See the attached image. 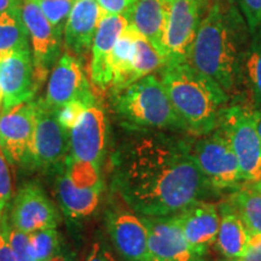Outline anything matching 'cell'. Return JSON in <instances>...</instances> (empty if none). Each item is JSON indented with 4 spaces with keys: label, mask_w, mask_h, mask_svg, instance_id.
Listing matches in <instances>:
<instances>
[{
    "label": "cell",
    "mask_w": 261,
    "mask_h": 261,
    "mask_svg": "<svg viewBox=\"0 0 261 261\" xmlns=\"http://www.w3.org/2000/svg\"><path fill=\"white\" fill-rule=\"evenodd\" d=\"M128 21L123 15H106L94 34L91 47L90 80L99 92L110 91L113 83L112 56L114 47Z\"/></svg>",
    "instance_id": "18"
},
{
    "label": "cell",
    "mask_w": 261,
    "mask_h": 261,
    "mask_svg": "<svg viewBox=\"0 0 261 261\" xmlns=\"http://www.w3.org/2000/svg\"><path fill=\"white\" fill-rule=\"evenodd\" d=\"M249 185H252V187H253L254 189H256L257 191H260V192H261V178H260L259 180H257V181L253 182V184H249Z\"/></svg>",
    "instance_id": "40"
},
{
    "label": "cell",
    "mask_w": 261,
    "mask_h": 261,
    "mask_svg": "<svg viewBox=\"0 0 261 261\" xmlns=\"http://www.w3.org/2000/svg\"><path fill=\"white\" fill-rule=\"evenodd\" d=\"M41 99L55 110L75 100H79L87 107L97 103L96 94L87 80L83 62L79 57L65 50L51 71L46 94Z\"/></svg>",
    "instance_id": "9"
},
{
    "label": "cell",
    "mask_w": 261,
    "mask_h": 261,
    "mask_svg": "<svg viewBox=\"0 0 261 261\" xmlns=\"http://www.w3.org/2000/svg\"><path fill=\"white\" fill-rule=\"evenodd\" d=\"M198 168L214 190H237L244 184L240 163L219 127L192 145Z\"/></svg>",
    "instance_id": "7"
},
{
    "label": "cell",
    "mask_w": 261,
    "mask_h": 261,
    "mask_svg": "<svg viewBox=\"0 0 261 261\" xmlns=\"http://www.w3.org/2000/svg\"><path fill=\"white\" fill-rule=\"evenodd\" d=\"M241 63L240 84H243L254 109H261V34L252 35Z\"/></svg>",
    "instance_id": "24"
},
{
    "label": "cell",
    "mask_w": 261,
    "mask_h": 261,
    "mask_svg": "<svg viewBox=\"0 0 261 261\" xmlns=\"http://www.w3.org/2000/svg\"><path fill=\"white\" fill-rule=\"evenodd\" d=\"M102 191L100 169L68 156L57 172V197L63 213L75 220L89 217L97 210Z\"/></svg>",
    "instance_id": "5"
},
{
    "label": "cell",
    "mask_w": 261,
    "mask_h": 261,
    "mask_svg": "<svg viewBox=\"0 0 261 261\" xmlns=\"http://www.w3.org/2000/svg\"><path fill=\"white\" fill-rule=\"evenodd\" d=\"M86 108V104L81 103L79 100L65 104L64 107H62L61 109L57 110L58 121H60V123L64 128L70 130L75 126V123L77 122V120L80 119L81 114L84 113V110Z\"/></svg>",
    "instance_id": "31"
},
{
    "label": "cell",
    "mask_w": 261,
    "mask_h": 261,
    "mask_svg": "<svg viewBox=\"0 0 261 261\" xmlns=\"http://www.w3.org/2000/svg\"><path fill=\"white\" fill-rule=\"evenodd\" d=\"M113 188L142 217L175 214L214 191L190 143L156 130L120 146L113 158Z\"/></svg>",
    "instance_id": "1"
},
{
    "label": "cell",
    "mask_w": 261,
    "mask_h": 261,
    "mask_svg": "<svg viewBox=\"0 0 261 261\" xmlns=\"http://www.w3.org/2000/svg\"><path fill=\"white\" fill-rule=\"evenodd\" d=\"M21 16L27 28L38 81L41 86L60 60L64 44L63 34L57 32L48 22L35 0L22 2Z\"/></svg>",
    "instance_id": "11"
},
{
    "label": "cell",
    "mask_w": 261,
    "mask_h": 261,
    "mask_svg": "<svg viewBox=\"0 0 261 261\" xmlns=\"http://www.w3.org/2000/svg\"><path fill=\"white\" fill-rule=\"evenodd\" d=\"M107 230L121 261H152L149 250L148 228L140 215L126 210H112L107 214Z\"/></svg>",
    "instance_id": "16"
},
{
    "label": "cell",
    "mask_w": 261,
    "mask_h": 261,
    "mask_svg": "<svg viewBox=\"0 0 261 261\" xmlns=\"http://www.w3.org/2000/svg\"><path fill=\"white\" fill-rule=\"evenodd\" d=\"M214 261H243L242 259H228V257H220V259H217Z\"/></svg>",
    "instance_id": "42"
},
{
    "label": "cell",
    "mask_w": 261,
    "mask_h": 261,
    "mask_svg": "<svg viewBox=\"0 0 261 261\" xmlns=\"http://www.w3.org/2000/svg\"><path fill=\"white\" fill-rule=\"evenodd\" d=\"M33 253L37 261H46L63 249L60 233L55 228H45L29 233Z\"/></svg>",
    "instance_id": "27"
},
{
    "label": "cell",
    "mask_w": 261,
    "mask_h": 261,
    "mask_svg": "<svg viewBox=\"0 0 261 261\" xmlns=\"http://www.w3.org/2000/svg\"><path fill=\"white\" fill-rule=\"evenodd\" d=\"M114 112L126 128L146 132L182 129L181 120L173 108L160 76L149 74L125 89L112 92Z\"/></svg>",
    "instance_id": "4"
},
{
    "label": "cell",
    "mask_w": 261,
    "mask_h": 261,
    "mask_svg": "<svg viewBox=\"0 0 261 261\" xmlns=\"http://www.w3.org/2000/svg\"><path fill=\"white\" fill-rule=\"evenodd\" d=\"M23 0H0V12H4L6 10L18 6Z\"/></svg>",
    "instance_id": "38"
},
{
    "label": "cell",
    "mask_w": 261,
    "mask_h": 261,
    "mask_svg": "<svg viewBox=\"0 0 261 261\" xmlns=\"http://www.w3.org/2000/svg\"><path fill=\"white\" fill-rule=\"evenodd\" d=\"M70 155V130L58 121L57 110L37 100V120L28 167L60 172Z\"/></svg>",
    "instance_id": "8"
},
{
    "label": "cell",
    "mask_w": 261,
    "mask_h": 261,
    "mask_svg": "<svg viewBox=\"0 0 261 261\" xmlns=\"http://www.w3.org/2000/svg\"><path fill=\"white\" fill-rule=\"evenodd\" d=\"M46 261H77L76 255L73 253H68L67 250H62L61 253H58L57 255H55L51 259Z\"/></svg>",
    "instance_id": "37"
},
{
    "label": "cell",
    "mask_w": 261,
    "mask_h": 261,
    "mask_svg": "<svg viewBox=\"0 0 261 261\" xmlns=\"http://www.w3.org/2000/svg\"><path fill=\"white\" fill-rule=\"evenodd\" d=\"M174 215L190 246L198 254L208 256L219 228V207L207 200L197 201Z\"/></svg>",
    "instance_id": "19"
},
{
    "label": "cell",
    "mask_w": 261,
    "mask_h": 261,
    "mask_svg": "<svg viewBox=\"0 0 261 261\" xmlns=\"http://www.w3.org/2000/svg\"><path fill=\"white\" fill-rule=\"evenodd\" d=\"M219 213L220 223L214 249L221 257L241 259L248 249L250 231L228 201L220 204Z\"/></svg>",
    "instance_id": "22"
},
{
    "label": "cell",
    "mask_w": 261,
    "mask_h": 261,
    "mask_svg": "<svg viewBox=\"0 0 261 261\" xmlns=\"http://www.w3.org/2000/svg\"><path fill=\"white\" fill-rule=\"evenodd\" d=\"M5 54H0V63H2L3 57H4ZM3 108V93H2V89H0V109Z\"/></svg>",
    "instance_id": "41"
},
{
    "label": "cell",
    "mask_w": 261,
    "mask_h": 261,
    "mask_svg": "<svg viewBox=\"0 0 261 261\" xmlns=\"http://www.w3.org/2000/svg\"><path fill=\"white\" fill-rule=\"evenodd\" d=\"M106 15L97 0H75L63 33L65 50L80 60L87 56L94 34Z\"/></svg>",
    "instance_id": "20"
},
{
    "label": "cell",
    "mask_w": 261,
    "mask_h": 261,
    "mask_svg": "<svg viewBox=\"0 0 261 261\" xmlns=\"http://www.w3.org/2000/svg\"><path fill=\"white\" fill-rule=\"evenodd\" d=\"M254 119H255L256 129L261 140V109H254Z\"/></svg>",
    "instance_id": "39"
},
{
    "label": "cell",
    "mask_w": 261,
    "mask_h": 261,
    "mask_svg": "<svg viewBox=\"0 0 261 261\" xmlns=\"http://www.w3.org/2000/svg\"><path fill=\"white\" fill-rule=\"evenodd\" d=\"M241 259L243 261H261V233H250L248 249Z\"/></svg>",
    "instance_id": "36"
},
{
    "label": "cell",
    "mask_w": 261,
    "mask_h": 261,
    "mask_svg": "<svg viewBox=\"0 0 261 261\" xmlns=\"http://www.w3.org/2000/svg\"><path fill=\"white\" fill-rule=\"evenodd\" d=\"M85 261H121L116 256L109 246L102 241H96L91 247Z\"/></svg>",
    "instance_id": "33"
},
{
    "label": "cell",
    "mask_w": 261,
    "mask_h": 261,
    "mask_svg": "<svg viewBox=\"0 0 261 261\" xmlns=\"http://www.w3.org/2000/svg\"><path fill=\"white\" fill-rule=\"evenodd\" d=\"M219 128L223 130L240 163L244 184L261 178V140L257 133L254 108L249 103L225 107Z\"/></svg>",
    "instance_id": "6"
},
{
    "label": "cell",
    "mask_w": 261,
    "mask_h": 261,
    "mask_svg": "<svg viewBox=\"0 0 261 261\" xmlns=\"http://www.w3.org/2000/svg\"><path fill=\"white\" fill-rule=\"evenodd\" d=\"M107 144V117L98 104L87 107L70 129V158L100 169Z\"/></svg>",
    "instance_id": "17"
},
{
    "label": "cell",
    "mask_w": 261,
    "mask_h": 261,
    "mask_svg": "<svg viewBox=\"0 0 261 261\" xmlns=\"http://www.w3.org/2000/svg\"><path fill=\"white\" fill-rule=\"evenodd\" d=\"M250 37L261 34V0H236Z\"/></svg>",
    "instance_id": "30"
},
{
    "label": "cell",
    "mask_w": 261,
    "mask_h": 261,
    "mask_svg": "<svg viewBox=\"0 0 261 261\" xmlns=\"http://www.w3.org/2000/svg\"><path fill=\"white\" fill-rule=\"evenodd\" d=\"M246 29V19L236 0H214L202 17L189 57L196 70L227 93L240 85Z\"/></svg>",
    "instance_id": "2"
},
{
    "label": "cell",
    "mask_w": 261,
    "mask_h": 261,
    "mask_svg": "<svg viewBox=\"0 0 261 261\" xmlns=\"http://www.w3.org/2000/svg\"><path fill=\"white\" fill-rule=\"evenodd\" d=\"M172 2L173 0H137L125 12L128 24L144 35L161 57L163 34Z\"/></svg>",
    "instance_id": "21"
},
{
    "label": "cell",
    "mask_w": 261,
    "mask_h": 261,
    "mask_svg": "<svg viewBox=\"0 0 261 261\" xmlns=\"http://www.w3.org/2000/svg\"><path fill=\"white\" fill-rule=\"evenodd\" d=\"M11 175H10L9 165L0 150V219L4 215V210L11 197Z\"/></svg>",
    "instance_id": "32"
},
{
    "label": "cell",
    "mask_w": 261,
    "mask_h": 261,
    "mask_svg": "<svg viewBox=\"0 0 261 261\" xmlns=\"http://www.w3.org/2000/svg\"><path fill=\"white\" fill-rule=\"evenodd\" d=\"M138 31L128 24L123 29L112 56V73L113 83L110 93L115 92L132 84V69L136 57V45Z\"/></svg>",
    "instance_id": "23"
},
{
    "label": "cell",
    "mask_w": 261,
    "mask_h": 261,
    "mask_svg": "<svg viewBox=\"0 0 261 261\" xmlns=\"http://www.w3.org/2000/svg\"><path fill=\"white\" fill-rule=\"evenodd\" d=\"M74 2L75 0H35V3L40 6L45 17L61 34L64 33Z\"/></svg>",
    "instance_id": "28"
},
{
    "label": "cell",
    "mask_w": 261,
    "mask_h": 261,
    "mask_svg": "<svg viewBox=\"0 0 261 261\" xmlns=\"http://www.w3.org/2000/svg\"><path fill=\"white\" fill-rule=\"evenodd\" d=\"M21 4L0 12V54L31 48L27 28L21 16Z\"/></svg>",
    "instance_id": "25"
},
{
    "label": "cell",
    "mask_w": 261,
    "mask_h": 261,
    "mask_svg": "<svg viewBox=\"0 0 261 261\" xmlns=\"http://www.w3.org/2000/svg\"><path fill=\"white\" fill-rule=\"evenodd\" d=\"M6 234L12 250H14L16 257L18 261H37L33 253L29 233L22 232L15 227H10L6 221Z\"/></svg>",
    "instance_id": "29"
},
{
    "label": "cell",
    "mask_w": 261,
    "mask_h": 261,
    "mask_svg": "<svg viewBox=\"0 0 261 261\" xmlns=\"http://www.w3.org/2000/svg\"><path fill=\"white\" fill-rule=\"evenodd\" d=\"M10 215L12 227L25 233L55 228L60 223L56 207L35 181L27 182L19 189Z\"/></svg>",
    "instance_id": "15"
},
{
    "label": "cell",
    "mask_w": 261,
    "mask_h": 261,
    "mask_svg": "<svg viewBox=\"0 0 261 261\" xmlns=\"http://www.w3.org/2000/svg\"><path fill=\"white\" fill-rule=\"evenodd\" d=\"M3 110L34 99L40 89L32 48L5 54L0 63Z\"/></svg>",
    "instance_id": "13"
},
{
    "label": "cell",
    "mask_w": 261,
    "mask_h": 261,
    "mask_svg": "<svg viewBox=\"0 0 261 261\" xmlns=\"http://www.w3.org/2000/svg\"><path fill=\"white\" fill-rule=\"evenodd\" d=\"M37 102L18 104L0 114V150L14 165H28L34 138Z\"/></svg>",
    "instance_id": "12"
},
{
    "label": "cell",
    "mask_w": 261,
    "mask_h": 261,
    "mask_svg": "<svg viewBox=\"0 0 261 261\" xmlns=\"http://www.w3.org/2000/svg\"><path fill=\"white\" fill-rule=\"evenodd\" d=\"M230 204L242 218L250 233H261V192L243 184L231 195Z\"/></svg>",
    "instance_id": "26"
},
{
    "label": "cell",
    "mask_w": 261,
    "mask_h": 261,
    "mask_svg": "<svg viewBox=\"0 0 261 261\" xmlns=\"http://www.w3.org/2000/svg\"><path fill=\"white\" fill-rule=\"evenodd\" d=\"M140 218L148 228L152 261H210L190 246L174 214Z\"/></svg>",
    "instance_id": "14"
},
{
    "label": "cell",
    "mask_w": 261,
    "mask_h": 261,
    "mask_svg": "<svg viewBox=\"0 0 261 261\" xmlns=\"http://www.w3.org/2000/svg\"><path fill=\"white\" fill-rule=\"evenodd\" d=\"M203 0H173L162 40L165 63L187 62L202 21Z\"/></svg>",
    "instance_id": "10"
},
{
    "label": "cell",
    "mask_w": 261,
    "mask_h": 261,
    "mask_svg": "<svg viewBox=\"0 0 261 261\" xmlns=\"http://www.w3.org/2000/svg\"><path fill=\"white\" fill-rule=\"evenodd\" d=\"M107 15H123L137 0H97Z\"/></svg>",
    "instance_id": "34"
},
{
    "label": "cell",
    "mask_w": 261,
    "mask_h": 261,
    "mask_svg": "<svg viewBox=\"0 0 261 261\" xmlns=\"http://www.w3.org/2000/svg\"><path fill=\"white\" fill-rule=\"evenodd\" d=\"M160 79L185 132L203 137L218 128L228 93L215 81L196 70L189 61L165 63Z\"/></svg>",
    "instance_id": "3"
},
{
    "label": "cell",
    "mask_w": 261,
    "mask_h": 261,
    "mask_svg": "<svg viewBox=\"0 0 261 261\" xmlns=\"http://www.w3.org/2000/svg\"><path fill=\"white\" fill-rule=\"evenodd\" d=\"M5 225L6 217L3 215L0 219V261H18L9 243Z\"/></svg>",
    "instance_id": "35"
}]
</instances>
